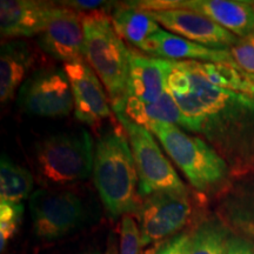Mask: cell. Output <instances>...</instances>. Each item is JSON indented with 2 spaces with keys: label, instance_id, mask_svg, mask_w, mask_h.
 Instances as JSON below:
<instances>
[{
  "label": "cell",
  "instance_id": "cell-1",
  "mask_svg": "<svg viewBox=\"0 0 254 254\" xmlns=\"http://www.w3.org/2000/svg\"><path fill=\"white\" fill-rule=\"evenodd\" d=\"M166 91L185 118V129L201 134L231 173L254 166V97L212 85L196 62H172Z\"/></svg>",
  "mask_w": 254,
  "mask_h": 254
},
{
  "label": "cell",
  "instance_id": "cell-2",
  "mask_svg": "<svg viewBox=\"0 0 254 254\" xmlns=\"http://www.w3.org/2000/svg\"><path fill=\"white\" fill-rule=\"evenodd\" d=\"M93 182L106 211L113 218L139 212V177L125 128L104 132L95 142Z\"/></svg>",
  "mask_w": 254,
  "mask_h": 254
},
{
  "label": "cell",
  "instance_id": "cell-3",
  "mask_svg": "<svg viewBox=\"0 0 254 254\" xmlns=\"http://www.w3.org/2000/svg\"><path fill=\"white\" fill-rule=\"evenodd\" d=\"M85 37L84 57L109 95L112 110L120 113L127 98L129 50L114 30L105 11L82 13Z\"/></svg>",
  "mask_w": 254,
  "mask_h": 254
},
{
  "label": "cell",
  "instance_id": "cell-4",
  "mask_svg": "<svg viewBox=\"0 0 254 254\" xmlns=\"http://www.w3.org/2000/svg\"><path fill=\"white\" fill-rule=\"evenodd\" d=\"M95 145L85 128L50 135L33 148V166L44 189L73 185L93 173Z\"/></svg>",
  "mask_w": 254,
  "mask_h": 254
},
{
  "label": "cell",
  "instance_id": "cell-5",
  "mask_svg": "<svg viewBox=\"0 0 254 254\" xmlns=\"http://www.w3.org/2000/svg\"><path fill=\"white\" fill-rule=\"evenodd\" d=\"M199 192H211L226 182L231 170L207 142L189 135L180 127L158 123L148 129Z\"/></svg>",
  "mask_w": 254,
  "mask_h": 254
},
{
  "label": "cell",
  "instance_id": "cell-6",
  "mask_svg": "<svg viewBox=\"0 0 254 254\" xmlns=\"http://www.w3.org/2000/svg\"><path fill=\"white\" fill-rule=\"evenodd\" d=\"M127 133L139 177V194L141 198L158 192L189 194L183 180L165 154L152 133L136 125L122 113L116 114Z\"/></svg>",
  "mask_w": 254,
  "mask_h": 254
},
{
  "label": "cell",
  "instance_id": "cell-7",
  "mask_svg": "<svg viewBox=\"0 0 254 254\" xmlns=\"http://www.w3.org/2000/svg\"><path fill=\"white\" fill-rule=\"evenodd\" d=\"M30 209L34 234L45 240L67 236L87 218L85 201L71 190H37L30 198Z\"/></svg>",
  "mask_w": 254,
  "mask_h": 254
},
{
  "label": "cell",
  "instance_id": "cell-8",
  "mask_svg": "<svg viewBox=\"0 0 254 254\" xmlns=\"http://www.w3.org/2000/svg\"><path fill=\"white\" fill-rule=\"evenodd\" d=\"M24 112L41 118L66 117L74 110L72 87L64 67L47 66L34 71L18 92Z\"/></svg>",
  "mask_w": 254,
  "mask_h": 254
},
{
  "label": "cell",
  "instance_id": "cell-9",
  "mask_svg": "<svg viewBox=\"0 0 254 254\" xmlns=\"http://www.w3.org/2000/svg\"><path fill=\"white\" fill-rule=\"evenodd\" d=\"M141 11L180 8L211 19L234 36L254 34V2L243 0H141L128 2Z\"/></svg>",
  "mask_w": 254,
  "mask_h": 254
},
{
  "label": "cell",
  "instance_id": "cell-10",
  "mask_svg": "<svg viewBox=\"0 0 254 254\" xmlns=\"http://www.w3.org/2000/svg\"><path fill=\"white\" fill-rule=\"evenodd\" d=\"M142 249L172 237L190 221L189 194L158 192L145 196L139 209Z\"/></svg>",
  "mask_w": 254,
  "mask_h": 254
},
{
  "label": "cell",
  "instance_id": "cell-11",
  "mask_svg": "<svg viewBox=\"0 0 254 254\" xmlns=\"http://www.w3.org/2000/svg\"><path fill=\"white\" fill-rule=\"evenodd\" d=\"M146 12L159 25L167 28L176 36L209 49L230 50L240 40L239 37L234 36L230 31L196 12L180 8Z\"/></svg>",
  "mask_w": 254,
  "mask_h": 254
},
{
  "label": "cell",
  "instance_id": "cell-12",
  "mask_svg": "<svg viewBox=\"0 0 254 254\" xmlns=\"http://www.w3.org/2000/svg\"><path fill=\"white\" fill-rule=\"evenodd\" d=\"M74 99V113L78 120L97 126L112 117L109 95L103 82L85 60L64 64Z\"/></svg>",
  "mask_w": 254,
  "mask_h": 254
},
{
  "label": "cell",
  "instance_id": "cell-13",
  "mask_svg": "<svg viewBox=\"0 0 254 254\" xmlns=\"http://www.w3.org/2000/svg\"><path fill=\"white\" fill-rule=\"evenodd\" d=\"M62 5L37 0H1L0 31L7 39L30 38L43 33L59 12Z\"/></svg>",
  "mask_w": 254,
  "mask_h": 254
},
{
  "label": "cell",
  "instance_id": "cell-14",
  "mask_svg": "<svg viewBox=\"0 0 254 254\" xmlns=\"http://www.w3.org/2000/svg\"><path fill=\"white\" fill-rule=\"evenodd\" d=\"M62 6L59 14L38 38V44L44 52L64 64L84 60L82 12Z\"/></svg>",
  "mask_w": 254,
  "mask_h": 254
},
{
  "label": "cell",
  "instance_id": "cell-15",
  "mask_svg": "<svg viewBox=\"0 0 254 254\" xmlns=\"http://www.w3.org/2000/svg\"><path fill=\"white\" fill-rule=\"evenodd\" d=\"M139 49L155 58L172 60V62L228 64L239 67L234 62L230 50L209 49L170 33L163 28L155 32Z\"/></svg>",
  "mask_w": 254,
  "mask_h": 254
},
{
  "label": "cell",
  "instance_id": "cell-16",
  "mask_svg": "<svg viewBox=\"0 0 254 254\" xmlns=\"http://www.w3.org/2000/svg\"><path fill=\"white\" fill-rule=\"evenodd\" d=\"M170 68L171 60L147 57L129 51L127 98L141 103H154L160 99L166 92Z\"/></svg>",
  "mask_w": 254,
  "mask_h": 254
},
{
  "label": "cell",
  "instance_id": "cell-17",
  "mask_svg": "<svg viewBox=\"0 0 254 254\" xmlns=\"http://www.w3.org/2000/svg\"><path fill=\"white\" fill-rule=\"evenodd\" d=\"M34 57L30 45L23 40H9L0 49V100L8 103L14 98L19 87L26 80L33 65Z\"/></svg>",
  "mask_w": 254,
  "mask_h": 254
},
{
  "label": "cell",
  "instance_id": "cell-18",
  "mask_svg": "<svg viewBox=\"0 0 254 254\" xmlns=\"http://www.w3.org/2000/svg\"><path fill=\"white\" fill-rule=\"evenodd\" d=\"M120 113L136 125L145 127L146 129H150L151 126L158 123L170 124L185 128V118L172 95L167 91L154 103H141L127 98Z\"/></svg>",
  "mask_w": 254,
  "mask_h": 254
},
{
  "label": "cell",
  "instance_id": "cell-19",
  "mask_svg": "<svg viewBox=\"0 0 254 254\" xmlns=\"http://www.w3.org/2000/svg\"><path fill=\"white\" fill-rule=\"evenodd\" d=\"M111 20L118 36L138 49L161 28L147 12L133 7L128 2L114 9Z\"/></svg>",
  "mask_w": 254,
  "mask_h": 254
},
{
  "label": "cell",
  "instance_id": "cell-20",
  "mask_svg": "<svg viewBox=\"0 0 254 254\" xmlns=\"http://www.w3.org/2000/svg\"><path fill=\"white\" fill-rule=\"evenodd\" d=\"M34 185L30 171L13 163L7 155L0 161V200L8 204H20L30 196Z\"/></svg>",
  "mask_w": 254,
  "mask_h": 254
},
{
  "label": "cell",
  "instance_id": "cell-21",
  "mask_svg": "<svg viewBox=\"0 0 254 254\" xmlns=\"http://www.w3.org/2000/svg\"><path fill=\"white\" fill-rule=\"evenodd\" d=\"M196 66L206 80L214 86L254 97V80L237 66L198 62Z\"/></svg>",
  "mask_w": 254,
  "mask_h": 254
},
{
  "label": "cell",
  "instance_id": "cell-22",
  "mask_svg": "<svg viewBox=\"0 0 254 254\" xmlns=\"http://www.w3.org/2000/svg\"><path fill=\"white\" fill-rule=\"evenodd\" d=\"M227 230L217 221H207L190 236L189 254H225L228 243Z\"/></svg>",
  "mask_w": 254,
  "mask_h": 254
},
{
  "label": "cell",
  "instance_id": "cell-23",
  "mask_svg": "<svg viewBox=\"0 0 254 254\" xmlns=\"http://www.w3.org/2000/svg\"><path fill=\"white\" fill-rule=\"evenodd\" d=\"M23 212L24 206L21 204L0 202V250L1 252L17 233Z\"/></svg>",
  "mask_w": 254,
  "mask_h": 254
},
{
  "label": "cell",
  "instance_id": "cell-24",
  "mask_svg": "<svg viewBox=\"0 0 254 254\" xmlns=\"http://www.w3.org/2000/svg\"><path fill=\"white\" fill-rule=\"evenodd\" d=\"M141 249L140 228L136 226L131 214L124 215L120 227L119 254H140Z\"/></svg>",
  "mask_w": 254,
  "mask_h": 254
},
{
  "label": "cell",
  "instance_id": "cell-25",
  "mask_svg": "<svg viewBox=\"0 0 254 254\" xmlns=\"http://www.w3.org/2000/svg\"><path fill=\"white\" fill-rule=\"evenodd\" d=\"M230 51L241 71L254 80V34L240 38L239 43L232 46Z\"/></svg>",
  "mask_w": 254,
  "mask_h": 254
},
{
  "label": "cell",
  "instance_id": "cell-26",
  "mask_svg": "<svg viewBox=\"0 0 254 254\" xmlns=\"http://www.w3.org/2000/svg\"><path fill=\"white\" fill-rule=\"evenodd\" d=\"M190 236L180 233L163 244L154 254H189Z\"/></svg>",
  "mask_w": 254,
  "mask_h": 254
},
{
  "label": "cell",
  "instance_id": "cell-27",
  "mask_svg": "<svg viewBox=\"0 0 254 254\" xmlns=\"http://www.w3.org/2000/svg\"><path fill=\"white\" fill-rule=\"evenodd\" d=\"M225 254H254V247L250 241L241 238H230Z\"/></svg>",
  "mask_w": 254,
  "mask_h": 254
},
{
  "label": "cell",
  "instance_id": "cell-28",
  "mask_svg": "<svg viewBox=\"0 0 254 254\" xmlns=\"http://www.w3.org/2000/svg\"><path fill=\"white\" fill-rule=\"evenodd\" d=\"M106 1H99V0H95V1H85V0H78V1H62L60 5L67 6V7L74 9V11H84L82 13H87V12L97 11L101 6L106 5ZM81 13V12H80Z\"/></svg>",
  "mask_w": 254,
  "mask_h": 254
},
{
  "label": "cell",
  "instance_id": "cell-29",
  "mask_svg": "<svg viewBox=\"0 0 254 254\" xmlns=\"http://www.w3.org/2000/svg\"><path fill=\"white\" fill-rule=\"evenodd\" d=\"M105 254H119L118 252V246H117V241L114 236L111 234L109 238V243H107V250Z\"/></svg>",
  "mask_w": 254,
  "mask_h": 254
},
{
  "label": "cell",
  "instance_id": "cell-30",
  "mask_svg": "<svg viewBox=\"0 0 254 254\" xmlns=\"http://www.w3.org/2000/svg\"><path fill=\"white\" fill-rule=\"evenodd\" d=\"M82 254H101L99 251H90V252H85Z\"/></svg>",
  "mask_w": 254,
  "mask_h": 254
}]
</instances>
